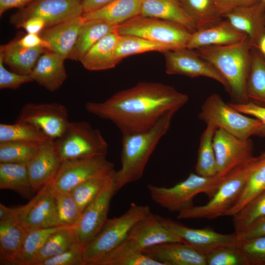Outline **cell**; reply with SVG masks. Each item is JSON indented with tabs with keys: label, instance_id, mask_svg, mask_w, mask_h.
I'll return each mask as SVG.
<instances>
[{
	"label": "cell",
	"instance_id": "cell-2",
	"mask_svg": "<svg viewBox=\"0 0 265 265\" xmlns=\"http://www.w3.org/2000/svg\"><path fill=\"white\" fill-rule=\"evenodd\" d=\"M176 112L172 110L166 113L147 131L122 134L121 166L114 176L118 191L141 178L151 156L168 131Z\"/></svg>",
	"mask_w": 265,
	"mask_h": 265
},
{
	"label": "cell",
	"instance_id": "cell-53",
	"mask_svg": "<svg viewBox=\"0 0 265 265\" xmlns=\"http://www.w3.org/2000/svg\"><path fill=\"white\" fill-rule=\"evenodd\" d=\"M23 28L27 33L39 34L46 28L45 21L38 17H32L26 20L21 25L20 28Z\"/></svg>",
	"mask_w": 265,
	"mask_h": 265
},
{
	"label": "cell",
	"instance_id": "cell-55",
	"mask_svg": "<svg viewBox=\"0 0 265 265\" xmlns=\"http://www.w3.org/2000/svg\"><path fill=\"white\" fill-rule=\"evenodd\" d=\"M33 0H0V16L8 9L13 8H21Z\"/></svg>",
	"mask_w": 265,
	"mask_h": 265
},
{
	"label": "cell",
	"instance_id": "cell-32",
	"mask_svg": "<svg viewBox=\"0 0 265 265\" xmlns=\"http://www.w3.org/2000/svg\"><path fill=\"white\" fill-rule=\"evenodd\" d=\"M95 265H163L138 249L127 238Z\"/></svg>",
	"mask_w": 265,
	"mask_h": 265
},
{
	"label": "cell",
	"instance_id": "cell-12",
	"mask_svg": "<svg viewBox=\"0 0 265 265\" xmlns=\"http://www.w3.org/2000/svg\"><path fill=\"white\" fill-rule=\"evenodd\" d=\"M15 122L34 125L53 140L63 134L70 122L66 106L54 103H27Z\"/></svg>",
	"mask_w": 265,
	"mask_h": 265
},
{
	"label": "cell",
	"instance_id": "cell-6",
	"mask_svg": "<svg viewBox=\"0 0 265 265\" xmlns=\"http://www.w3.org/2000/svg\"><path fill=\"white\" fill-rule=\"evenodd\" d=\"M223 177L218 174L205 177L191 173L172 187L148 185L147 188L155 203L171 212H179L193 206V198L198 194L204 193L212 197Z\"/></svg>",
	"mask_w": 265,
	"mask_h": 265
},
{
	"label": "cell",
	"instance_id": "cell-54",
	"mask_svg": "<svg viewBox=\"0 0 265 265\" xmlns=\"http://www.w3.org/2000/svg\"><path fill=\"white\" fill-rule=\"evenodd\" d=\"M114 0H81L83 14L95 11Z\"/></svg>",
	"mask_w": 265,
	"mask_h": 265
},
{
	"label": "cell",
	"instance_id": "cell-14",
	"mask_svg": "<svg viewBox=\"0 0 265 265\" xmlns=\"http://www.w3.org/2000/svg\"><path fill=\"white\" fill-rule=\"evenodd\" d=\"M163 54L167 74L209 78L220 83L229 92L228 83L220 73L212 64L201 57L194 50L185 47L168 51Z\"/></svg>",
	"mask_w": 265,
	"mask_h": 265
},
{
	"label": "cell",
	"instance_id": "cell-21",
	"mask_svg": "<svg viewBox=\"0 0 265 265\" xmlns=\"http://www.w3.org/2000/svg\"><path fill=\"white\" fill-rule=\"evenodd\" d=\"M143 252L163 265H207L205 255L182 242L154 245Z\"/></svg>",
	"mask_w": 265,
	"mask_h": 265
},
{
	"label": "cell",
	"instance_id": "cell-30",
	"mask_svg": "<svg viewBox=\"0 0 265 265\" xmlns=\"http://www.w3.org/2000/svg\"><path fill=\"white\" fill-rule=\"evenodd\" d=\"M143 0H114L95 11L82 14L85 20H104L120 25L140 15Z\"/></svg>",
	"mask_w": 265,
	"mask_h": 265
},
{
	"label": "cell",
	"instance_id": "cell-43",
	"mask_svg": "<svg viewBox=\"0 0 265 265\" xmlns=\"http://www.w3.org/2000/svg\"><path fill=\"white\" fill-rule=\"evenodd\" d=\"M53 192L56 200L58 226L75 227L82 213L72 194Z\"/></svg>",
	"mask_w": 265,
	"mask_h": 265
},
{
	"label": "cell",
	"instance_id": "cell-22",
	"mask_svg": "<svg viewBox=\"0 0 265 265\" xmlns=\"http://www.w3.org/2000/svg\"><path fill=\"white\" fill-rule=\"evenodd\" d=\"M246 34L236 28L226 19L191 33L187 48L195 50L209 46H220L238 42Z\"/></svg>",
	"mask_w": 265,
	"mask_h": 265
},
{
	"label": "cell",
	"instance_id": "cell-50",
	"mask_svg": "<svg viewBox=\"0 0 265 265\" xmlns=\"http://www.w3.org/2000/svg\"><path fill=\"white\" fill-rule=\"evenodd\" d=\"M18 42L21 46L26 48L43 47L47 51H49L50 48L49 44L37 34L27 33L18 38Z\"/></svg>",
	"mask_w": 265,
	"mask_h": 265
},
{
	"label": "cell",
	"instance_id": "cell-37",
	"mask_svg": "<svg viewBox=\"0 0 265 265\" xmlns=\"http://www.w3.org/2000/svg\"><path fill=\"white\" fill-rule=\"evenodd\" d=\"M197 29L214 25L222 19L214 0H179ZM196 29V30H197Z\"/></svg>",
	"mask_w": 265,
	"mask_h": 265
},
{
	"label": "cell",
	"instance_id": "cell-45",
	"mask_svg": "<svg viewBox=\"0 0 265 265\" xmlns=\"http://www.w3.org/2000/svg\"><path fill=\"white\" fill-rule=\"evenodd\" d=\"M205 256L207 265H248L238 244L218 248Z\"/></svg>",
	"mask_w": 265,
	"mask_h": 265
},
{
	"label": "cell",
	"instance_id": "cell-57",
	"mask_svg": "<svg viewBox=\"0 0 265 265\" xmlns=\"http://www.w3.org/2000/svg\"><path fill=\"white\" fill-rule=\"evenodd\" d=\"M260 0L263 1V2H264L265 3V0Z\"/></svg>",
	"mask_w": 265,
	"mask_h": 265
},
{
	"label": "cell",
	"instance_id": "cell-39",
	"mask_svg": "<svg viewBox=\"0 0 265 265\" xmlns=\"http://www.w3.org/2000/svg\"><path fill=\"white\" fill-rule=\"evenodd\" d=\"M172 49L168 46L134 35H120L116 49L117 58L121 60L127 56L149 52L164 53Z\"/></svg>",
	"mask_w": 265,
	"mask_h": 265
},
{
	"label": "cell",
	"instance_id": "cell-31",
	"mask_svg": "<svg viewBox=\"0 0 265 265\" xmlns=\"http://www.w3.org/2000/svg\"><path fill=\"white\" fill-rule=\"evenodd\" d=\"M246 94L248 101L265 106V56L254 47L251 51Z\"/></svg>",
	"mask_w": 265,
	"mask_h": 265
},
{
	"label": "cell",
	"instance_id": "cell-10",
	"mask_svg": "<svg viewBox=\"0 0 265 265\" xmlns=\"http://www.w3.org/2000/svg\"><path fill=\"white\" fill-rule=\"evenodd\" d=\"M114 171V164L105 156L67 159L61 161L57 174L49 184L54 192H70L90 178Z\"/></svg>",
	"mask_w": 265,
	"mask_h": 265
},
{
	"label": "cell",
	"instance_id": "cell-27",
	"mask_svg": "<svg viewBox=\"0 0 265 265\" xmlns=\"http://www.w3.org/2000/svg\"><path fill=\"white\" fill-rule=\"evenodd\" d=\"M47 51L43 47H23L18 43L17 38L0 46V57L14 72L30 75L40 56Z\"/></svg>",
	"mask_w": 265,
	"mask_h": 265
},
{
	"label": "cell",
	"instance_id": "cell-48",
	"mask_svg": "<svg viewBox=\"0 0 265 265\" xmlns=\"http://www.w3.org/2000/svg\"><path fill=\"white\" fill-rule=\"evenodd\" d=\"M0 57V88L15 89L22 84L33 81L30 75H21L8 71Z\"/></svg>",
	"mask_w": 265,
	"mask_h": 265
},
{
	"label": "cell",
	"instance_id": "cell-40",
	"mask_svg": "<svg viewBox=\"0 0 265 265\" xmlns=\"http://www.w3.org/2000/svg\"><path fill=\"white\" fill-rule=\"evenodd\" d=\"M41 144L21 141L0 142V163L27 164L37 153Z\"/></svg>",
	"mask_w": 265,
	"mask_h": 265
},
{
	"label": "cell",
	"instance_id": "cell-16",
	"mask_svg": "<svg viewBox=\"0 0 265 265\" xmlns=\"http://www.w3.org/2000/svg\"><path fill=\"white\" fill-rule=\"evenodd\" d=\"M213 146L218 174L221 177L254 157L250 138H241L220 129H217L214 133Z\"/></svg>",
	"mask_w": 265,
	"mask_h": 265
},
{
	"label": "cell",
	"instance_id": "cell-44",
	"mask_svg": "<svg viewBox=\"0 0 265 265\" xmlns=\"http://www.w3.org/2000/svg\"><path fill=\"white\" fill-rule=\"evenodd\" d=\"M60 227L57 226L28 231L22 246L21 265H28L49 237Z\"/></svg>",
	"mask_w": 265,
	"mask_h": 265
},
{
	"label": "cell",
	"instance_id": "cell-34",
	"mask_svg": "<svg viewBox=\"0 0 265 265\" xmlns=\"http://www.w3.org/2000/svg\"><path fill=\"white\" fill-rule=\"evenodd\" d=\"M0 188L12 190L23 197H29L33 191L26 164L0 163Z\"/></svg>",
	"mask_w": 265,
	"mask_h": 265
},
{
	"label": "cell",
	"instance_id": "cell-42",
	"mask_svg": "<svg viewBox=\"0 0 265 265\" xmlns=\"http://www.w3.org/2000/svg\"><path fill=\"white\" fill-rule=\"evenodd\" d=\"M115 171L90 178L77 186L70 191L81 213L113 178Z\"/></svg>",
	"mask_w": 265,
	"mask_h": 265
},
{
	"label": "cell",
	"instance_id": "cell-5",
	"mask_svg": "<svg viewBox=\"0 0 265 265\" xmlns=\"http://www.w3.org/2000/svg\"><path fill=\"white\" fill-rule=\"evenodd\" d=\"M150 213L148 206L132 203L124 214L108 219L98 234L84 247L83 265H95L125 240L135 225Z\"/></svg>",
	"mask_w": 265,
	"mask_h": 265
},
{
	"label": "cell",
	"instance_id": "cell-11",
	"mask_svg": "<svg viewBox=\"0 0 265 265\" xmlns=\"http://www.w3.org/2000/svg\"><path fill=\"white\" fill-rule=\"evenodd\" d=\"M83 14L81 0H33L20 8L10 18V23L17 28L27 19H43L46 28L80 16Z\"/></svg>",
	"mask_w": 265,
	"mask_h": 265
},
{
	"label": "cell",
	"instance_id": "cell-9",
	"mask_svg": "<svg viewBox=\"0 0 265 265\" xmlns=\"http://www.w3.org/2000/svg\"><path fill=\"white\" fill-rule=\"evenodd\" d=\"M116 32L161 43L172 50L186 47L192 33L178 24L141 15L119 25Z\"/></svg>",
	"mask_w": 265,
	"mask_h": 265
},
{
	"label": "cell",
	"instance_id": "cell-29",
	"mask_svg": "<svg viewBox=\"0 0 265 265\" xmlns=\"http://www.w3.org/2000/svg\"><path fill=\"white\" fill-rule=\"evenodd\" d=\"M118 26V25L104 20H85L67 59L80 61L99 40L109 33L116 31Z\"/></svg>",
	"mask_w": 265,
	"mask_h": 265
},
{
	"label": "cell",
	"instance_id": "cell-33",
	"mask_svg": "<svg viewBox=\"0 0 265 265\" xmlns=\"http://www.w3.org/2000/svg\"><path fill=\"white\" fill-rule=\"evenodd\" d=\"M265 191V152L258 156L257 162L247 178L237 202L224 216H233L253 199Z\"/></svg>",
	"mask_w": 265,
	"mask_h": 265
},
{
	"label": "cell",
	"instance_id": "cell-23",
	"mask_svg": "<svg viewBox=\"0 0 265 265\" xmlns=\"http://www.w3.org/2000/svg\"><path fill=\"white\" fill-rule=\"evenodd\" d=\"M82 16L44 28L40 36L50 45L51 51L67 58L74 47L80 28L85 22Z\"/></svg>",
	"mask_w": 265,
	"mask_h": 265
},
{
	"label": "cell",
	"instance_id": "cell-3",
	"mask_svg": "<svg viewBox=\"0 0 265 265\" xmlns=\"http://www.w3.org/2000/svg\"><path fill=\"white\" fill-rule=\"evenodd\" d=\"M252 47L246 36L235 43L205 46L194 50L201 57L212 64L226 80L231 103L244 104L248 102L246 84Z\"/></svg>",
	"mask_w": 265,
	"mask_h": 265
},
{
	"label": "cell",
	"instance_id": "cell-1",
	"mask_svg": "<svg viewBox=\"0 0 265 265\" xmlns=\"http://www.w3.org/2000/svg\"><path fill=\"white\" fill-rule=\"evenodd\" d=\"M188 99L172 86L142 81L105 101L88 102L85 107L89 113L111 121L123 134L150 129L166 113L178 111Z\"/></svg>",
	"mask_w": 265,
	"mask_h": 265
},
{
	"label": "cell",
	"instance_id": "cell-49",
	"mask_svg": "<svg viewBox=\"0 0 265 265\" xmlns=\"http://www.w3.org/2000/svg\"><path fill=\"white\" fill-rule=\"evenodd\" d=\"M238 111L255 117L263 124L265 137V106L256 105L251 101L244 104L228 103Z\"/></svg>",
	"mask_w": 265,
	"mask_h": 265
},
{
	"label": "cell",
	"instance_id": "cell-24",
	"mask_svg": "<svg viewBox=\"0 0 265 265\" xmlns=\"http://www.w3.org/2000/svg\"><path fill=\"white\" fill-rule=\"evenodd\" d=\"M65 59L57 53L46 51L40 56L30 75L33 81L49 91L58 89L67 78Z\"/></svg>",
	"mask_w": 265,
	"mask_h": 265
},
{
	"label": "cell",
	"instance_id": "cell-28",
	"mask_svg": "<svg viewBox=\"0 0 265 265\" xmlns=\"http://www.w3.org/2000/svg\"><path fill=\"white\" fill-rule=\"evenodd\" d=\"M140 15L178 24L191 33L197 29L179 0H143Z\"/></svg>",
	"mask_w": 265,
	"mask_h": 265
},
{
	"label": "cell",
	"instance_id": "cell-20",
	"mask_svg": "<svg viewBox=\"0 0 265 265\" xmlns=\"http://www.w3.org/2000/svg\"><path fill=\"white\" fill-rule=\"evenodd\" d=\"M127 238L142 251L158 244L181 242L162 223L160 216L151 212L135 225Z\"/></svg>",
	"mask_w": 265,
	"mask_h": 265
},
{
	"label": "cell",
	"instance_id": "cell-46",
	"mask_svg": "<svg viewBox=\"0 0 265 265\" xmlns=\"http://www.w3.org/2000/svg\"><path fill=\"white\" fill-rule=\"evenodd\" d=\"M248 265H265V236L238 241Z\"/></svg>",
	"mask_w": 265,
	"mask_h": 265
},
{
	"label": "cell",
	"instance_id": "cell-13",
	"mask_svg": "<svg viewBox=\"0 0 265 265\" xmlns=\"http://www.w3.org/2000/svg\"><path fill=\"white\" fill-rule=\"evenodd\" d=\"M117 191L113 177L83 211L74 227L78 243L84 247L101 231L108 219L111 199Z\"/></svg>",
	"mask_w": 265,
	"mask_h": 265
},
{
	"label": "cell",
	"instance_id": "cell-19",
	"mask_svg": "<svg viewBox=\"0 0 265 265\" xmlns=\"http://www.w3.org/2000/svg\"><path fill=\"white\" fill-rule=\"evenodd\" d=\"M61 163L54 141L42 143L36 155L26 164L33 192L39 190L53 180Z\"/></svg>",
	"mask_w": 265,
	"mask_h": 265
},
{
	"label": "cell",
	"instance_id": "cell-47",
	"mask_svg": "<svg viewBox=\"0 0 265 265\" xmlns=\"http://www.w3.org/2000/svg\"><path fill=\"white\" fill-rule=\"evenodd\" d=\"M83 248L76 243L67 250L42 261L38 265H83Z\"/></svg>",
	"mask_w": 265,
	"mask_h": 265
},
{
	"label": "cell",
	"instance_id": "cell-41",
	"mask_svg": "<svg viewBox=\"0 0 265 265\" xmlns=\"http://www.w3.org/2000/svg\"><path fill=\"white\" fill-rule=\"evenodd\" d=\"M235 233L240 235L257 221L265 217V191L257 196L233 216Z\"/></svg>",
	"mask_w": 265,
	"mask_h": 265
},
{
	"label": "cell",
	"instance_id": "cell-51",
	"mask_svg": "<svg viewBox=\"0 0 265 265\" xmlns=\"http://www.w3.org/2000/svg\"><path fill=\"white\" fill-rule=\"evenodd\" d=\"M265 236V217L257 221L243 233L238 236V241Z\"/></svg>",
	"mask_w": 265,
	"mask_h": 265
},
{
	"label": "cell",
	"instance_id": "cell-7",
	"mask_svg": "<svg viewBox=\"0 0 265 265\" xmlns=\"http://www.w3.org/2000/svg\"><path fill=\"white\" fill-rule=\"evenodd\" d=\"M198 118L206 124H212L241 138H250L252 135L265 137L263 125L260 120L238 111L217 93L206 99Z\"/></svg>",
	"mask_w": 265,
	"mask_h": 265
},
{
	"label": "cell",
	"instance_id": "cell-26",
	"mask_svg": "<svg viewBox=\"0 0 265 265\" xmlns=\"http://www.w3.org/2000/svg\"><path fill=\"white\" fill-rule=\"evenodd\" d=\"M27 232L19 221H0V265H21L22 246Z\"/></svg>",
	"mask_w": 265,
	"mask_h": 265
},
{
	"label": "cell",
	"instance_id": "cell-4",
	"mask_svg": "<svg viewBox=\"0 0 265 265\" xmlns=\"http://www.w3.org/2000/svg\"><path fill=\"white\" fill-rule=\"evenodd\" d=\"M258 157L235 167L225 176L216 191L206 204L192 207L178 212L177 218L212 219L224 216L238 199Z\"/></svg>",
	"mask_w": 265,
	"mask_h": 265
},
{
	"label": "cell",
	"instance_id": "cell-15",
	"mask_svg": "<svg viewBox=\"0 0 265 265\" xmlns=\"http://www.w3.org/2000/svg\"><path fill=\"white\" fill-rule=\"evenodd\" d=\"M18 220L27 232L58 226L56 200L49 184L28 203L18 207Z\"/></svg>",
	"mask_w": 265,
	"mask_h": 265
},
{
	"label": "cell",
	"instance_id": "cell-52",
	"mask_svg": "<svg viewBox=\"0 0 265 265\" xmlns=\"http://www.w3.org/2000/svg\"><path fill=\"white\" fill-rule=\"evenodd\" d=\"M222 17L233 9L254 2L257 0H214Z\"/></svg>",
	"mask_w": 265,
	"mask_h": 265
},
{
	"label": "cell",
	"instance_id": "cell-38",
	"mask_svg": "<svg viewBox=\"0 0 265 265\" xmlns=\"http://www.w3.org/2000/svg\"><path fill=\"white\" fill-rule=\"evenodd\" d=\"M54 141L35 126L27 123L0 124V142L21 141L42 144Z\"/></svg>",
	"mask_w": 265,
	"mask_h": 265
},
{
	"label": "cell",
	"instance_id": "cell-17",
	"mask_svg": "<svg viewBox=\"0 0 265 265\" xmlns=\"http://www.w3.org/2000/svg\"><path fill=\"white\" fill-rule=\"evenodd\" d=\"M162 223L181 242L186 243L200 253L206 255L218 248L236 245L238 239L235 232L222 234L212 229H194L186 227L169 219L160 216Z\"/></svg>",
	"mask_w": 265,
	"mask_h": 265
},
{
	"label": "cell",
	"instance_id": "cell-18",
	"mask_svg": "<svg viewBox=\"0 0 265 265\" xmlns=\"http://www.w3.org/2000/svg\"><path fill=\"white\" fill-rule=\"evenodd\" d=\"M222 17L246 34L252 47L257 48L265 34V3L260 0L238 7Z\"/></svg>",
	"mask_w": 265,
	"mask_h": 265
},
{
	"label": "cell",
	"instance_id": "cell-35",
	"mask_svg": "<svg viewBox=\"0 0 265 265\" xmlns=\"http://www.w3.org/2000/svg\"><path fill=\"white\" fill-rule=\"evenodd\" d=\"M76 243L74 227H61L49 237L28 265H38L67 250Z\"/></svg>",
	"mask_w": 265,
	"mask_h": 265
},
{
	"label": "cell",
	"instance_id": "cell-56",
	"mask_svg": "<svg viewBox=\"0 0 265 265\" xmlns=\"http://www.w3.org/2000/svg\"><path fill=\"white\" fill-rule=\"evenodd\" d=\"M256 48L265 56V34L261 39Z\"/></svg>",
	"mask_w": 265,
	"mask_h": 265
},
{
	"label": "cell",
	"instance_id": "cell-25",
	"mask_svg": "<svg viewBox=\"0 0 265 265\" xmlns=\"http://www.w3.org/2000/svg\"><path fill=\"white\" fill-rule=\"evenodd\" d=\"M120 35L116 31L104 36L95 43L79 61L86 70L98 71L115 67L120 61L116 49Z\"/></svg>",
	"mask_w": 265,
	"mask_h": 265
},
{
	"label": "cell",
	"instance_id": "cell-36",
	"mask_svg": "<svg viewBox=\"0 0 265 265\" xmlns=\"http://www.w3.org/2000/svg\"><path fill=\"white\" fill-rule=\"evenodd\" d=\"M217 128L207 124L200 139L198 157L195 165L196 174L205 177L218 174L215 154L213 146V138Z\"/></svg>",
	"mask_w": 265,
	"mask_h": 265
},
{
	"label": "cell",
	"instance_id": "cell-8",
	"mask_svg": "<svg viewBox=\"0 0 265 265\" xmlns=\"http://www.w3.org/2000/svg\"><path fill=\"white\" fill-rule=\"evenodd\" d=\"M54 143L61 161L106 156L108 149V144L101 132L82 121L70 122L63 134Z\"/></svg>",
	"mask_w": 265,
	"mask_h": 265
}]
</instances>
